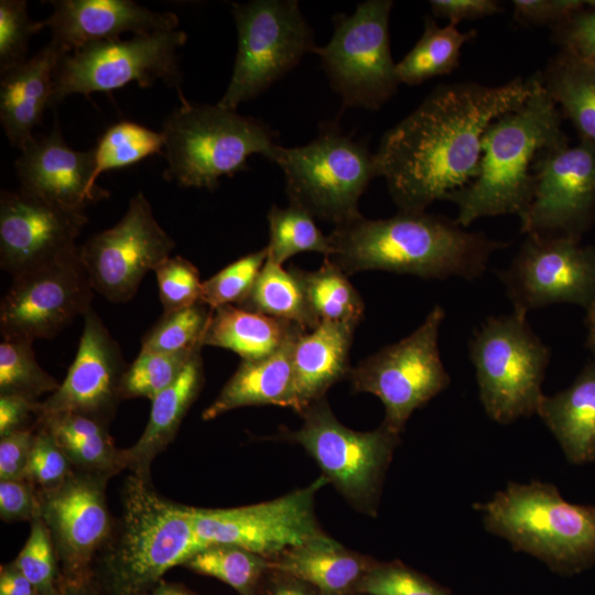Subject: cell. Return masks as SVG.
<instances>
[{
  "instance_id": "1",
  "label": "cell",
  "mask_w": 595,
  "mask_h": 595,
  "mask_svg": "<svg viewBox=\"0 0 595 595\" xmlns=\"http://www.w3.org/2000/svg\"><path fill=\"white\" fill-rule=\"evenodd\" d=\"M540 76L516 77L498 86L440 85L389 129L375 161L399 212H425L469 184L478 173L485 130L522 105Z\"/></svg>"
},
{
  "instance_id": "2",
  "label": "cell",
  "mask_w": 595,
  "mask_h": 595,
  "mask_svg": "<svg viewBox=\"0 0 595 595\" xmlns=\"http://www.w3.org/2000/svg\"><path fill=\"white\" fill-rule=\"evenodd\" d=\"M325 257L347 275L369 270L422 279L479 278L491 255L507 246L455 219L426 212H398L385 219L363 215L336 225Z\"/></svg>"
},
{
  "instance_id": "3",
  "label": "cell",
  "mask_w": 595,
  "mask_h": 595,
  "mask_svg": "<svg viewBox=\"0 0 595 595\" xmlns=\"http://www.w3.org/2000/svg\"><path fill=\"white\" fill-rule=\"evenodd\" d=\"M567 143L559 107L540 76L522 105L485 130L477 176L446 197L457 207L455 220L467 227L483 217L513 214L521 218L533 197L539 154Z\"/></svg>"
},
{
  "instance_id": "4",
  "label": "cell",
  "mask_w": 595,
  "mask_h": 595,
  "mask_svg": "<svg viewBox=\"0 0 595 595\" xmlns=\"http://www.w3.org/2000/svg\"><path fill=\"white\" fill-rule=\"evenodd\" d=\"M118 528L93 569L90 585L98 595H143L205 548L191 507L161 497L145 475L127 479Z\"/></svg>"
},
{
  "instance_id": "5",
  "label": "cell",
  "mask_w": 595,
  "mask_h": 595,
  "mask_svg": "<svg viewBox=\"0 0 595 595\" xmlns=\"http://www.w3.org/2000/svg\"><path fill=\"white\" fill-rule=\"evenodd\" d=\"M474 509L485 529L558 572H577L595 563V506L566 501L549 483L510 482Z\"/></svg>"
},
{
  "instance_id": "6",
  "label": "cell",
  "mask_w": 595,
  "mask_h": 595,
  "mask_svg": "<svg viewBox=\"0 0 595 595\" xmlns=\"http://www.w3.org/2000/svg\"><path fill=\"white\" fill-rule=\"evenodd\" d=\"M163 121L164 178L185 187L210 191L223 176L248 169V158L260 154L272 161L275 132L260 119L216 105L187 101Z\"/></svg>"
},
{
  "instance_id": "7",
  "label": "cell",
  "mask_w": 595,
  "mask_h": 595,
  "mask_svg": "<svg viewBox=\"0 0 595 595\" xmlns=\"http://www.w3.org/2000/svg\"><path fill=\"white\" fill-rule=\"evenodd\" d=\"M272 162L283 172L289 204L335 226L361 215L359 198L378 176L375 153L333 122L305 145L278 144Z\"/></svg>"
},
{
  "instance_id": "8",
  "label": "cell",
  "mask_w": 595,
  "mask_h": 595,
  "mask_svg": "<svg viewBox=\"0 0 595 595\" xmlns=\"http://www.w3.org/2000/svg\"><path fill=\"white\" fill-rule=\"evenodd\" d=\"M479 398L486 414L508 424L537 414L550 348L530 326L527 314L489 316L468 344Z\"/></svg>"
},
{
  "instance_id": "9",
  "label": "cell",
  "mask_w": 595,
  "mask_h": 595,
  "mask_svg": "<svg viewBox=\"0 0 595 595\" xmlns=\"http://www.w3.org/2000/svg\"><path fill=\"white\" fill-rule=\"evenodd\" d=\"M302 425L284 431L300 444L338 493L357 510L376 517L386 472L400 434L382 423L372 431H355L343 425L324 398L301 413Z\"/></svg>"
},
{
  "instance_id": "10",
  "label": "cell",
  "mask_w": 595,
  "mask_h": 595,
  "mask_svg": "<svg viewBox=\"0 0 595 595\" xmlns=\"http://www.w3.org/2000/svg\"><path fill=\"white\" fill-rule=\"evenodd\" d=\"M238 48L230 82L218 106L236 110L314 53V32L296 0L232 3Z\"/></svg>"
},
{
  "instance_id": "11",
  "label": "cell",
  "mask_w": 595,
  "mask_h": 595,
  "mask_svg": "<svg viewBox=\"0 0 595 595\" xmlns=\"http://www.w3.org/2000/svg\"><path fill=\"white\" fill-rule=\"evenodd\" d=\"M444 317V309L435 305L407 337L350 368L347 378L353 390L378 397L385 407L382 424L396 433L404 430L416 409L451 383L439 348Z\"/></svg>"
},
{
  "instance_id": "12",
  "label": "cell",
  "mask_w": 595,
  "mask_h": 595,
  "mask_svg": "<svg viewBox=\"0 0 595 595\" xmlns=\"http://www.w3.org/2000/svg\"><path fill=\"white\" fill-rule=\"evenodd\" d=\"M392 6L391 0H367L349 15L335 14L331 41L314 50L347 107L378 110L397 93L400 83L389 37Z\"/></svg>"
},
{
  "instance_id": "13",
  "label": "cell",
  "mask_w": 595,
  "mask_h": 595,
  "mask_svg": "<svg viewBox=\"0 0 595 595\" xmlns=\"http://www.w3.org/2000/svg\"><path fill=\"white\" fill-rule=\"evenodd\" d=\"M186 40V33L175 29L88 43L61 60L51 105L73 94L110 91L131 82L141 87L159 79L178 85L177 50Z\"/></svg>"
},
{
  "instance_id": "14",
  "label": "cell",
  "mask_w": 595,
  "mask_h": 595,
  "mask_svg": "<svg viewBox=\"0 0 595 595\" xmlns=\"http://www.w3.org/2000/svg\"><path fill=\"white\" fill-rule=\"evenodd\" d=\"M327 484L322 475L306 487L255 505L191 507L195 532L204 547L230 544L274 559L325 534L315 516V496Z\"/></svg>"
},
{
  "instance_id": "15",
  "label": "cell",
  "mask_w": 595,
  "mask_h": 595,
  "mask_svg": "<svg viewBox=\"0 0 595 595\" xmlns=\"http://www.w3.org/2000/svg\"><path fill=\"white\" fill-rule=\"evenodd\" d=\"M174 248L175 241L139 192L117 224L79 246V257L95 292L112 303H122L136 295L148 272L172 257Z\"/></svg>"
},
{
  "instance_id": "16",
  "label": "cell",
  "mask_w": 595,
  "mask_h": 595,
  "mask_svg": "<svg viewBox=\"0 0 595 595\" xmlns=\"http://www.w3.org/2000/svg\"><path fill=\"white\" fill-rule=\"evenodd\" d=\"M499 278L516 311L571 303L588 312L595 305V246L565 236L527 235Z\"/></svg>"
},
{
  "instance_id": "17",
  "label": "cell",
  "mask_w": 595,
  "mask_h": 595,
  "mask_svg": "<svg viewBox=\"0 0 595 595\" xmlns=\"http://www.w3.org/2000/svg\"><path fill=\"white\" fill-rule=\"evenodd\" d=\"M94 292L79 251L13 277L0 304L2 339L54 337L91 309Z\"/></svg>"
},
{
  "instance_id": "18",
  "label": "cell",
  "mask_w": 595,
  "mask_h": 595,
  "mask_svg": "<svg viewBox=\"0 0 595 595\" xmlns=\"http://www.w3.org/2000/svg\"><path fill=\"white\" fill-rule=\"evenodd\" d=\"M109 478L75 470L58 488L39 494L40 516L57 556L62 585L90 584L112 522L105 486Z\"/></svg>"
},
{
  "instance_id": "19",
  "label": "cell",
  "mask_w": 595,
  "mask_h": 595,
  "mask_svg": "<svg viewBox=\"0 0 595 595\" xmlns=\"http://www.w3.org/2000/svg\"><path fill=\"white\" fill-rule=\"evenodd\" d=\"M532 201L520 218L526 235L581 239L595 223V143L586 139L541 152Z\"/></svg>"
},
{
  "instance_id": "20",
  "label": "cell",
  "mask_w": 595,
  "mask_h": 595,
  "mask_svg": "<svg viewBox=\"0 0 595 595\" xmlns=\"http://www.w3.org/2000/svg\"><path fill=\"white\" fill-rule=\"evenodd\" d=\"M86 212L45 202L22 191L0 195V266L11 277L79 251Z\"/></svg>"
},
{
  "instance_id": "21",
  "label": "cell",
  "mask_w": 595,
  "mask_h": 595,
  "mask_svg": "<svg viewBox=\"0 0 595 595\" xmlns=\"http://www.w3.org/2000/svg\"><path fill=\"white\" fill-rule=\"evenodd\" d=\"M83 317L75 358L58 388L39 401L37 416L79 413L108 423L122 400L120 383L127 366L120 346L93 307Z\"/></svg>"
},
{
  "instance_id": "22",
  "label": "cell",
  "mask_w": 595,
  "mask_h": 595,
  "mask_svg": "<svg viewBox=\"0 0 595 595\" xmlns=\"http://www.w3.org/2000/svg\"><path fill=\"white\" fill-rule=\"evenodd\" d=\"M20 191L60 207L86 212L109 193L94 180V150L77 151L54 128L34 138L15 160Z\"/></svg>"
},
{
  "instance_id": "23",
  "label": "cell",
  "mask_w": 595,
  "mask_h": 595,
  "mask_svg": "<svg viewBox=\"0 0 595 595\" xmlns=\"http://www.w3.org/2000/svg\"><path fill=\"white\" fill-rule=\"evenodd\" d=\"M52 14L39 21L48 28L52 42L68 54L97 41L118 40L122 33L145 34L175 30L178 18L172 12L152 11L130 0H55Z\"/></svg>"
},
{
  "instance_id": "24",
  "label": "cell",
  "mask_w": 595,
  "mask_h": 595,
  "mask_svg": "<svg viewBox=\"0 0 595 595\" xmlns=\"http://www.w3.org/2000/svg\"><path fill=\"white\" fill-rule=\"evenodd\" d=\"M64 55L51 41L32 57L1 72L0 121L12 147L23 150L33 141L32 132L51 106L55 73Z\"/></svg>"
},
{
  "instance_id": "25",
  "label": "cell",
  "mask_w": 595,
  "mask_h": 595,
  "mask_svg": "<svg viewBox=\"0 0 595 595\" xmlns=\"http://www.w3.org/2000/svg\"><path fill=\"white\" fill-rule=\"evenodd\" d=\"M357 326L322 321L295 340L292 353L293 410L301 413L348 377L349 353Z\"/></svg>"
},
{
  "instance_id": "26",
  "label": "cell",
  "mask_w": 595,
  "mask_h": 595,
  "mask_svg": "<svg viewBox=\"0 0 595 595\" xmlns=\"http://www.w3.org/2000/svg\"><path fill=\"white\" fill-rule=\"evenodd\" d=\"M374 561L325 533L269 560V566L310 583L323 595H354Z\"/></svg>"
},
{
  "instance_id": "27",
  "label": "cell",
  "mask_w": 595,
  "mask_h": 595,
  "mask_svg": "<svg viewBox=\"0 0 595 595\" xmlns=\"http://www.w3.org/2000/svg\"><path fill=\"white\" fill-rule=\"evenodd\" d=\"M203 382L204 368L198 350L180 377L151 401L150 416L141 436L132 446L121 450L125 468L150 476L151 463L175 437Z\"/></svg>"
},
{
  "instance_id": "28",
  "label": "cell",
  "mask_w": 595,
  "mask_h": 595,
  "mask_svg": "<svg viewBox=\"0 0 595 595\" xmlns=\"http://www.w3.org/2000/svg\"><path fill=\"white\" fill-rule=\"evenodd\" d=\"M296 339L264 358L241 360L216 399L203 411L202 419L210 421L228 411L251 405L293 409L292 353Z\"/></svg>"
},
{
  "instance_id": "29",
  "label": "cell",
  "mask_w": 595,
  "mask_h": 595,
  "mask_svg": "<svg viewBox=\"0 0 595 595\" xmlns=\"http://www.w3.org/2000/svg\"><path fill=\"white\" fill-rule=\"evenodd\" d=\"M537 414L571 463L595 462V360L566 389L544 394Z\"/></svg>"
},
{
  "instance_id": "30",
  "label": "cell",
  "mask_w": 595,
  "mask_h": 595,
  "mask_svg": "<svg viewBox=\"0 0 595 595\" xmlns=\"http://www.w3.org/2000/svg\"><path fill=\"white\" fill-rule=\"evenodd\" d=\"M305 332L299 324L227 304L212 311L202 344L231 350L241 360H256L272 355Z\"/></svg>"
},
{
  "instance_id": "31",
  "label": "cell",
  "mask_w": 595,
  "mask_h": 595,
  "mask_svg": "<svg viewBox=\"0 0 595 595\" xmlns=\"http://www.w3.org/2000/svg\"><path fill=\"white\" fill-rule=\"evenodd\" d=\"M35 424L55 439L78 472L109 478L125 468L107 422L79 413H56L37 416Z\"/></svg>"
},
{
  "instance_id": "32",
  "label": "cell",
  "mask_w": 595,
  "mask_h": 595,
  "mask_svg": "<svg viewBox=\"0 0 595 595\" xmlns=\"http://www.w3.org/2000/svg\"><path fill=\"white\" fill-rule=\"evenodd\" d=\"M541 76L544 89L581 138L595 143V65L560 51Z\"/></svg>"
},
{
  "instance_id": "33",
  "label": "cell",
  "mask_w": 595,
  "mask_h": 595,
  "mask_svg": "<svg viewBox=\"0 0 595 595\" xmlns=\"http://www.w3.org/2000/svg\"><path fill=\"white\" fill-rule=\"evenodd\" d=\"M476 34V30L461 32L451 22L439 26L432 18H425L421 37L396 64L399 83L414 86L452 73L458 67L462 47Z\"/></svg>"
},
{
  "instance_id": "34",
  "label": "cell",
  "mask_w": 595,
  "mask_h": 595,
  "mask_svg": "<svg viewBox=\"0 0 595 595\" xmlns=\"http://www.w3.org/2000/svg\"><path fill=\"white\" fill-rule=\"evenodd\" d=\"M239 307L313 329L321 322L313 313L294 267L284 269L267 260Z\"/></svg>"
},
{
  "instance_id": "35",
  "label": "cell",
  "mask_w": 595,
  "mask_h": 595,
  "mask_svg": "<svg viewBox=\"0 0 595 595\" xmlns=\"http://www.w3.org/2000/svg\"><path fill=\"white\" fill-rule=\"evenodd\" d=\"M309 304L322 321L340 322L358 326L365 303L349 282L348 275L327 258L314 271L294 267Z\"/></svg>"
},
{
  "instance_id": "36",
  "label": "cell",
  "mask_w": 595,
  "mask_h": 595,
  "mask_svg": "<svg viewBox=\"0 0 595 595\" xmlns=\"http://www.w3.org/2000/svg\"><path fill=\"white\" fill-rule=\"evenodd\" d=\"M183 566L224 582L239 595H257L269 570V559L236 545L210 544L192 555Z\"/></svg>"
},
{
  "instance_id": "37",
  "label": "cell",
  "mask_w": 595,
  "mask_h": 595,
  "mask_svg": "<svg viewBox=\"0 0 595 595\" xmlns=\"http://www.w3.org/2000/svg\"><path fill=\"white\" fill-rule=\"evenodd\" d=\"M269 225L268 259L283 264L292 256L301 252L331 253L328 236H325L307 212L289 204L286 207L273 205L267 215Z\"/></svg>"
},
{
  "instance_id": "38",
  "label": "cell",
  "mask_w": 595,
  "mask_h": 595,
  "mask_svg": "<svg viewBox=\"0 0 595 595\" xmlns=\"http://www.w3.org/2000/svg\"><path fill=\"white\" fill-rule=\"evenodd\" d=\"M164 137L132 121H120L110 126L99 138L94 150V180L100 173L140 162L153 155L163 154Z\"/></svg>"
},
{
  "instance_id": "39",
  "label": "cell",
  "mask_w": 595,
  "mask_h": 595,
  "mask_svg": "<svg viewBox=\"0 0 595 595\" xmlns=\"http://www.w3.org/2000/svg\"><path fill=\"white\" fill-rule=\"evenodd\" d=\"M29 339H2L0 344V394H19L36 400L60 386L36 361Z\"/></svg>"
},
{
  "instance_id": "40",
  "label": "cell",
  "mask_w": 595,
  "mask_h": 595,
  "mask_svg": "<svg viewBox=\"0 0 595 595\" xmlns=\"http://www.w3.org/2000/svg\"><path fill=\"white\" fill-rule=\"evenodd\" d=\"M201 349L184 353L140 350L123 372L121 399L147 398L152 401L180 377L193 355Z\"/></svg>"
},
{
  "instance_id": "41",
  "label": "cell",
  "mask_w": 595,
  "mask_h": 595,
  "mask_svg": "<svg viewBox=\"0 0 595 595\" xmlns=\"http://www.w3.org/2000/svg\"><path fill=\"white\" fill-rule=\"evenodd\" d=\"M212 311L201 301L180 311L163 313L142 337L141 350L184 353L202 348Z\"/></svg>"
},
{
  "instance_id": "42",
  "label": "cell",
  "mask_w": 595,
  "mask_h": 595,
  "mask_svg": "<svg viewBox=\"0 0 595 595\" xmlns=\"http://www.w3.org/2000/svg\"><path fill=\"white\" fill-rule=\"evenodd\" d=\"M40 595H58L60 570L51 533L40 513L31 520L29 538L12 562Z\"/></svg>"
},
{
  "instance_id": "43",
  "label": "cell",
  "mask_w": 595,
  "mask_h": 595,
  "mask_svg": "<svg viewBox=\"0 0 595 595\" xmlns=\"http://www.w3.org/2000/svg\"><path fill=\"white\" fill-rule=\"evenodd\" d=\"M268 257L267 247L231 262L202 283L201 301L212 310L241 303L250 293Z\"/></svg>"
},
{
  "instance_id": "44",
  "label": "cell",
  "mask_w": 595,
  "mask_h": 595,
  "mask_svg": "<svg viewBox=\"0 0 595 595\" xmlns=\"http://www.w3.org/2000/svg\"><path fill=\"white\" fill-rule=\"evenodd\" d=\"M355 594L363 595H451L423 574L399 561H374Z\"/></svg>"
},
{
  "instance_id": "45",
  "label": "cell",
  "mask_w": 595,
  "mask_h": 595,
  "mask_svg": "<svg viewBox=\"0 0 595 595\" xmlns=\"http://www.w3.org/2000/svg\"><path fill=\"white\" fill-rule=\"evenodd\" d=\"M163 313L190 307L201 302L202 283L198 269L187 259L170 257L154 270Z\"/></svg>"
},
{
  "instance_id": "46",
  "label": "cell",
  "mask_w": 595,
  "mask_h": 595,
  "mask_svg": "<svg viewBox=\"0 0 595 595\" xmlns=\"http://www.w3.org/2000/svg\"><path fill=\"white\" fill-rule=\"evenodd\" d=\"M73 472L64 450L45 429L36 425L25 479L37 493H46L63 485Z\"/></svg>"
},
{
  "instance_id": "47",
  "label": "cell",
  "mask_w": 595,
  "mask_h": 595,
  "mask_svg": "<svg viewBox=\"0 0 595 595\" xmlns=\"http://www.w3.org/2000/svg\"><path fill=\"white\" fill-rule=\"evenodd\" d=\"M39 21L30 19L24 0L0 1V71L25 61L32 34L40 32Z\"/></svg>"
},
{
  "instance_id": "48",
  "label": "cell",
  "mask_w": 595,
  "mask_h": 595,
  "mask_svg": "<svg viewBox=\"0 0 595 595\" xmlns=\"http://www.w3.org/2000/svg\"><path fill=\"white\" fill-rule=\"evenodd\" d=\"M582 9L553 28V41L561 51L595 61V8Z\"/></svg>"
},
{
  "instance_id": "49",
  "label": "cell",
  "mask_w": 595,
  "mask_h": 595,
  "mask_svg": "<svg viewBox=\"0 0 595 595\" xmlns=\"http://www.w3.org/2000/svg\"><path fill=\"white\" fill-rule=\"evenodd\" d=\"M512 6L519 24L554 28L586 6L595 8V0H513Z\"/></svg>"
},
{
  "instance_id": "50",
  "label": "cell",
  "mask_w": 595,
  "mask_h": 595,
  "mask_svg": "<svg viewBox=\"0 0 595 595\" xmlns=\"http://www.w3.org/2000/svg\"><path fill=\"white\" fill-rule=\"evenodd\" d=\"M36 425L0 436V480L25 479Z\"/></svg>"
},
{
  "instance_id": "51",
  "label": "cell",
  "mask_w": 595,
  "mask_h": 595,
  "mask_svg": "<svg viewBox=\"0 0 595 595\" xmlns=\"http://www.w3.org/2000/svg\"><path fill=\"white\" fill-rule=\"evenodd\" d=\"M39 513V494L30 482L0 480V517L3 521H31Z\"/></svg>"
},
{
  "instance_id": "52",
  "label": "cell",
  "mask_w": 595,
  "mask_h": 595,
  "mask_svg": "<svg viewBox=\"0 0 595 595\" xmlns=\"http://www.w3.org/2000/svg\"><path fill=\"white\" fill-rule=\"evenodd\" d=\"M430 7L434 17L447 19L455 24L463 20L495 15L502 11L500 3L496 0H432Z\"/></svg>"
},
{
  "instance_id": "53",
  "label": "cell",
  "mask_w": 595,
  "mask_h": 595,
  "mask_svg": "<svg viewBox=\"0 0 595 595\" xmlns=\"http://www.w3.org/2000/svg\"><path fill=\"white\" fill-rule=\"evenodd\" d=\"M39 401L19 394H0V436L30 428L32 415L37 416Z\"/></svg>"
},
{
  "instance_id": "54",
  "label": "cell",
  "mask_w": 595,
  "mask_h": 595,
  "mask_svg": "<svg viewBox=\"0 0 595 595\" xmlns=\"http://www.w3.org/2000/svg\"><path fill=\"white\" fill-rule=\"evenodd\" d=\"M257 595H323L310 583L271 569L263 576Z\"/></svg>"
},
{
  "instance_id": "55",
  "label": "cell",
  "mask_w": 595,
  "mask_h": 595,
  "mask_svg": "<svg viewBox=\"0 0 595 595\" xmlns=\"http://www.w3.org/2000/svg\"><path fill=\"white\" fill-rule=\"evenodd\" d=\"M0 595H40L13 563L1 565Z\"/></svg>"
},
{
  "instance_id": "56",
  "label": "cell",
  "mask_w": 595,
  "mask_h": 595,
  "mask_svg": "<svg viewBox=\"0 0 595 595\" xmlns=\"http://www.w3.org/2000/svg\"><path fill=\"white\" fill-rule=\"evenodd\" d=\"M143 595H197V594L193 593L192 591L185 588L182 585L167 583L162 580L152 589H150Z\"/></svg>"
},
{
  "instance_id": "57",
  "label": "cell",
  "mask_w": 595,
  "mask_h": 595,
  "mask_svg": "<svg viewBox=\"0 0 595 595\" xmlns=\"http://www.w3.org/2000/svg\"><path fill=\"white\" fill-rule=\"evenodd\" d=\"M58 595H98L90 584L62 585Z\"/></svg>"
},
{
  "instance_id": "58",
  "label": "cell",
  "mask_w": 595,
  "mask_h": 595,
  "mask_svg": "<svg viewBox=\"0 0 595 595\" xmlns=\"http://www.w3.org/2000/svg\"><path fill=\"white\" fill-rule=\"evenodd\" d=\"M586 323L588 328L587 346L593 354L595 360V305L591 311L587 312Z\"/></svg>"
},
{
  "instance_id": "59",
  "label": "cell",
  "mask_w": 595,
  "mask_h": 595,
  "mask_svg": "<svg viewBox=\"0 0 595 595\" xmlns=\"http://www.w3.org/2000/svg\"><path fill=\"white\" fill-rule=\"evenodd\" d=\"M354 595H363V594H354Z\"/></svg>"
},
{
  "instance_id": "60",
  "label": "cell",
  "mask_w": 595,
  "mask_h": 595,
  "mask_svg": "<svg viewBox=\"0 0 595 595\" xmlns=\"http://www.w3.org/2000/svg\"><path fill=\"white\" fill-rule=\"evenodd\" d=\"M592 63H593V64L595 65V61H594V62H592Z\"/></svg>"
}]
</instances>
